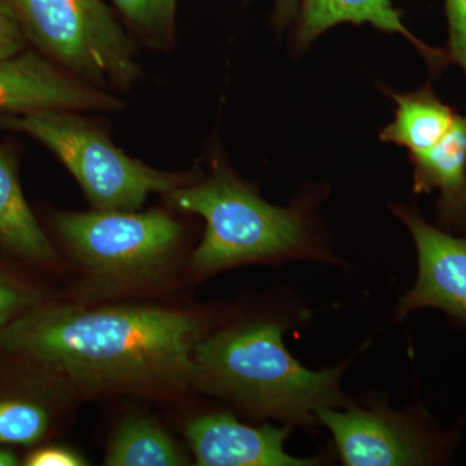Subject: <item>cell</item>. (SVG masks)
Instances as JSON below:
<instances>
[{
  "label": "cell",
  "instance_id": "6da1fadb",
  "mask_svg": "<svg viewBox=\"0 0 466 466\" xmlns=\"http://www.w3.org/2000/svg\"><path fill=\"white\" fill-rule=\"evenodd\" d=\"M204 324L156 306L39 303L0 332V350L30 359L86 394H179L193 386Z\"/></svg>",
  "mask_w": 466,
  "mask_h": 466
},
{
  "label": "cell",
  "instance_id": "7a4b0ae2",
  "mask_svg": "<svg viewBox=\"0 0 466 466\" xmlns=\"http://www.w3.org/2000/svg\"><path fill=\"white\" fill-rule=\"evenodd\" d=\"M285 328L276 319H259L202 337L193 352V386L248 415L290 426L312 424L319 410L346 404L341 381L351 359L309 370L285 346Z\"/></svg>",
  "mask_w": 466,
  "mask_h": 466
},
{
  "label": "cell",
  "instance_id": "3957f363",
  "mask_svg": "<svg viewBox=\"0 0 466 466\" xmlns=\"http://www.w3.org/2000/svg\"><path fill=\"white\" fill-rule=\"evenodd\" d=\"M167 198L179 210L200 216L207 223L189 263L196 275L248 263L333 260L321 244L308 202L287 208L269 204L225 165H214L205 179H193Z\"/></svg>",
  "mask_w": 466,
  "mask_h": 466
},
{
  "label": "cell",
  "instance_id": "277c9868",
  "mask_svg": "<svg viewBox=\"0 0 466 466\" xmlns=\"http://www.w3.org/2000/svg\"><path fill=\"white\" fill-rule=\"evenodd\" d=\"M0 125L51 150L75 177L94 210H142L150 195H168L192 182L191 174L167 173L130 157L78 112L50 110L8 116Z\"/></svg>",
  "mask_w": 466,
  "mask_h": 466
},
{
  "label": "cell",
  "instance_id": "5b68a950",
  "mask_svg": "<svg viewBox=\"0 0 466 466\" xmlns=\"http://www.w3.org/2000/svg\"><path fill=\"white\" fill-rule=\"evenodd\" d=\"M55 227L92 283L108 289L157 283L183 236L180 223L159 210L58 213Z\"/></svg>",
  "mask_w": 466,
  "mask_h": 466
},
{
  "label": "cell",
  "instance_id": "8992f818",
  "mask_svg": "<svg viewBox=\"0 0 466 466\" xmlns=\"http://www.w3.org/2000/svg\"><path fill=\"white\" fill-rule=\"evenodd\" d=\"M26 38L56 66L96 87L139 79L134 43L103 0H9Z\"/></svg>",
  "mask_w": 466,
  "mask_h": 466
},
{
  "label": "cell",
  "instance_id": "52a82bcc",
  "mask_svg": "<svg viewBox=\"0 0 466 466\" xmlns=\"http://www.w3.org/2000/svg\"><path fill=\"white\" fill-rule=\"evenodd\" d=\"M317 419L332 435L343 465H428L444 452L413 413L343 404L319 410Z\"/></svg>",
  "mask_w": 466,
  "mask_h": 466
},
{
  "label": "cell",
  "instance_id": "ba28073f",
  "mask_svg": "<svg viewBox=\"0 0 466 466\" xmlns=\"http://www.w3.org/2000/svg\"><path fill=\"white\" fill-rule=\"evenodd\" d=\"M124 106L112 92L88 84L34 51L0 60V112H116Z\"/></svg>",
  "mask_w": 466,
  "mask_h": 466
},
{
  "label": "cell",
  "instance_id": "9c48e42d",
  "mask_svg": "<svg viewBox=\"0 0 466 466\" xmlns=\"http://www.w3.org/2000/svg\"><path fill=\"white\" fill-rule=\"evenodd\" d=\"M391 210L412 236L419 265L415 285L401 297L395 317L433 308L466 323V238L429 225L415 208L394 204Z\"/></svg>",
  "mask_w": 466,
  "mask_h": 466
},
{
  "label": "cell",
  "instance_id": "30bf717a",
  "mask_svg": "<svg viewBox=\"0 0 466 466\" xmlns=\"http://www.w3.org/2000/svg\"><path fill=\"white\" fill-rule=\"evenodd\" d=\"M290 425L250 426L229 413L196 417L184 429L200 466H312L317 459L297 458L285 450Z\"/></svg>",
  "mask_w": 466,
  "mask_h": 466
},
{
  "label": "cell",
  "instance_id": "8fae6325",
  "mask_svg": "<svg viewBox=\"0 0 466 466\" xmlns=\"http://www.w3.org/2000/svg\"><path fill=\"white\" fill-rule=\"evenodd\" d=\"M296 21L294 46L299 51L306 50L334 26L370 24L381 32L404 36L425 58L435 76H440L452 64L447 51L431 47L407 29L400 12L392 5L391 0H300Z\"/></svg>",
  "mask_w": 466,
  "mask_h": 466
},
{
  "label": "cell",
  "instance_id": "7c38bea8",
  "mask_svg": "<svg viewBox=\"0 0 466 466\" xmlns=\"http://www.w3.org/2000/svg\"><path fill=\"white\" fill-rule=\"evenodd\" d=\"M394 101V119L380 133V139L407 149L410 155L433 148L455 127L461 116L435 95L431 85L416 91L400 92L382 87Z\"/></svg>",
  "mask_w": 466,
  "mask_h": 466
},
{
  "label": "cell",
  "instance_id": "4fadbf2b",
  "mask_svg": "<svg viewBox=\"0 0 466 466\" xmlns=\"http://www.w3.org/2000/svg\"><path fill=\"white\" fill-rule=\"evenodd\" d=\"M413 191L440 192L438 214L447 227L455 216L466 186V116L433 148L410 155Z\"/></svg>",
  "mask_w": 466,
  "mask_h": 466
},
{
  "label": "cell",
  "instance_id": "5bb4252c",
  "mask_svg": "<svg viewBox=\"0 0 466 466\" xmlns=\"http://www.w3.org/2000/svg\"><path fill=\"white\" fill-rule=\"evenodd\" d=\"M0 248L18 258L50 263L57 258L27 205L14 156L0 147Z\"/></svg>",
  "mask_w": 466,
  "mask_h": 466
},
{
  "label": "cell",
  "instance_id": "9a60e30c",
  "mask_svg": "<svg viewBox=\"0 0 466 466\" xmlns=\"http://www.w3.org/2000/svg\"><path fill=\"white\" fill-rule=\"evenodd\" d=\"M108 466L188 465L179 444L155 420L131 416L119 424L109 441Z\"/></svg>",
  "mask_w": 466,
  "mask_h": 466
},
{
  "label": "cell",
  "instance_id": "2e32d148",
  "mask_svg": "<svg viewBox=\"0 0 466 466\" xmlns=\"http://www.w3.org/2000/svg\"><path fill=\"white\" fill-rule=\"evenodd\" d=\"M47 408L21 398H0V444L33 446L50 431Z\"/></svg>",
  "mask_w": 466,
  "mask_h": 466
},
{
  "label": "cell",
  "instance_id": "e0dca14e",
  "mask_svg": "<svg viewBox=\"0 0 466 466\" xmlns=\"http://www.w3.org/2000/svg\"><path fill=\"white\" fill-rule=\"evenodd\" d=\"M126 21L153 46H167L173 36L175 8L170 0H112Z\"/></svg>",
  "mask_w": 466,
  "mask_h": 466
},
{
  "label": "cell",
  "instance_id": "ac0fdd59",
  "mask_svg": "<svg viewBox=\"0 0 466 466\" xmlns=\"http://www.w3.org/2000/svg\"><path fill=\"white\" fill-rule=\"evenodd\" d=\"M45 302V296L25 281L0 268V332L27 309Z\"/></svg>",
  "mask_w": 466,
  "mask_h": 466
},
{
  "label": "cell",
  "instance_id": "d6986e66",
  "mask_svg": "<svg viewBox=\"0 0 466 466\" xmlns=\"http://www.w3.org/2000/svg\"><path fill=\"white\" fill-rule=\"evenodd\" d=\"M449 43L447 52L452 64H458L466 75V0H444Z\"/></svg>",
  "mask_w": 466,
  "mask_h": 466
},
{
  "label": "cell",
  "instance_id": "ffe728a7",
  "mask_svg": "<svg viewBox=\"0 0 466 466\" xmlns=\"http://www.w3.org/2000/svg\"><path fill=\"white\" fill-rule=\"evenodd\" d=\"M26 35L9 0H0V60L25 50Z\"/></svg>",
  "mask_w": 466,
  "mask_h": 466
},
{
  "label": "cell",
  "instance_id": "44dd1931",
  "mask_svg": "<svg viewBox=\"0 0 466 466\" xmlns=\"http://www.w3.org/2000/svg\"><path fill=\"white\" fill-rule=\"evenodd\" d=\"M27 466H84L86 460L76 451L63 446H46L26 456Z\"/></svg>",
  "mask_w": 466,
  "mask_h": 466
},
{
  "label": "cell",
  "instance_id": "7402d4cb",
  "mask_svg": "<svg viewBox=\"0 0 466 466\" xmlns=\"http://www.w3.org/2000/svg\"><path fill=\"white\" fill-rule=\"evenodd\" d=\"M300 0H276L274 25L279 32L291 25L299 16Z\"/></svg>",
  "mask_w": 466,
  "mask_h": 466
},
{
  "label": "cell",
  "instance_id": "603a6c76",
  "mask_svg": "<svg viewBox=\"0 0 466 466\" xmlns=\"http://www.w3.org/2000/svg\"><path fill=\"white\" fill-rule=\"evenodd\" d=\"M447 228L461 229V231L466 232V186L464 196H462V200L460 202L458 211H456L455 216H453Z\"/></svg>",
  "mask_w": 466,
  "mask_h": 466
},
{
  "label": "cell",
  "instance_id": "cb8c5ba5",
  "mask_svg": "<svg viewBox=\"0 0 466 466\" xmlns=\"http://www.w3.org/2000/svg\"><path fill=\"white\" fill-rule=\"evenodd\" d=\"M20 465V460L12 451L2 449L0 447V466H16Z\"/></svg>",
  "mask_w": 466,
  "mask_h": 466
},
{
  "label": "cell",
  "instance_id": "d4e9b609",
  "mask_svg": "<svg viewBox=\"0 0 466 466\" xmlns=\"http://www.w3.org/2000/svg\"><path fill=\"white\" fill-rule=\"evenodd\" d=\"M170 3H171V5H173V7L175 9H177V0H170Z\"/></svg>",
  "mask_w": 466,
  "mask_h": 466
}]
</instances>
